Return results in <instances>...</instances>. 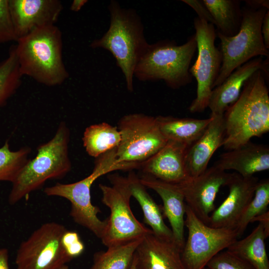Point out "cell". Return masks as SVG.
Wrapping results in <instances>:
<instances>
[{
	"label": "cell",
	"instance_id": "6da1fadb",
	"mask_svg": "<svg viewBox=\"0 0 269 269\" xmlns=\"http://www.w3.org/2000/svg\"><path fill=\"white\" fill-rule=\"evenodd\" d=\"M268 76L260 70L254 72L245 82L237 100L224 113L223 146L226 150L238 148L269 131Z\"/></svg>",
	"mask_w": 269,
	"mask_h": 269
},
{
	"label": "cell",
	"instance_id": "7a4b0ae2",
	"mask_svg": "<svg viewBox=\"0 0 269 269\" xmlns=\"http://www.w3.org/2000/svg\"><path fill=\"white\" fill-rule=\"evenodd\" d=\"M14 45L20 73L47 87L62 85L69 77L63 58V38L56 25L37 28Z\"/></svg>",
	"mask_w": 269,
	"mask_h": 269
},
{
	"label": "cell",
	"instance_id": "3957f363",
	"mask_svg": "<svg viewBox=\"0 0 269 269\" xmlns=\"http://www.w3.org/2000/svg\"><path fill=\"white\" fill-rule=\"evenodd\" d=\"M108 8L109 28L101 37L93 40L90 46L105 49L113 55L124 75L128 90L133 92L134 69L149 44L143 24L135 9L123 8L116 0H111Z\"/></svg>",
	"mask_w": 269,
	"mask_h": 269
},
{
	"label": "cell",
	"instance_id": "277c9868",
	"mask_svg": "<svg viewBox=\"0 0 269 269\" xmlns=\"http://www.w3.org/2000/svg\"><path fill=\"white\" fill-rule=\"evenodd\" d=\"M70 132L64 122L59 124L54 135L37 147L13 181L8 201L14 205L29 194L40 189L50 179H60L71 170L69 154Z\"/></svg>",
	"mask_w": 269,
	"mask_h": 269
},
{
	"label": "cell",
	"instance_id": "5b68a950",
	"mask_svg": "<svg viewBox=\"0 0 269 269\" xmlns=\"http://www.w3.org/2000/svg\"><path fill=\"white\" fill-rule=\"evenodd\" d=\"M197 50L195 34L183 44L164 39L149 44L139 59L134 77L140 81L163 80L172 89H178L192 82L189 72Z\"/></svg>",
	"mask_w": 269,
	"mask_h": 269
},
{
	"label": "cell",
	"instance_id": "8992f818",
	"mask_svg": "<svg viewBox=\"0 0 269 269\" xmlns=\"http://www.w3.org/2000/svg\"><path fill=\"white\" fill-rule=\"evenodd\" d=\"M116 150V148L96 158L92 172L82 180L71 183H57L44 189V193L48 196L67 199L71 203L69 215L73 220L99 239L105 229L106 221L99 218L98 214L101 212V210L92 203V185L98 178L113 171L132 170L131 166L117 161Z\"/></svg>",
	"mask_w": 269,
	"mask_h": 269
},
{
	"label": "cell",
	"instance_id": "52a82bcc",
	"mask_svg": "<svg viewBox=\"0 0 269 269\" xmlns=\"http://www.w3.org/2000/svg\"><path fill=\"white\" fill-rule=\"evenodd\" d=\"M111 185L99 184L102 202L110 211L100 240L106 247L127 244L143 238L151 232L135 218L131 210L132 197L127 177L111 174Z\"/></svg>",
	"mask_w": 269,
	"mask_h": 269
},
{
	"label": "cell",
	"instance_id": "ba28073f",
	"mask_svg": "<svg viewBox=\"0 0 269 269\" xmlns=\"http://www.w3.org/2000/svg\"><path fill=\"white\" fill-rule=\"evenodd\" d=\"M269 10L265 8H254L245 5L242 9V20L238 32L227 37L216 30L220 40L222 62L219 75L213 88L220 85L236 69L258 57L269 58L261 26L264 17Z\"/></svg>",
	"mask_w": 269,
	"mask_h": 269
},
{
	"label": "cell",
	"instance_id": "9c48e42d",
	"mask_svg": "<svg viewBox=\"0 0 269 269\" xmlns=\"http://www.w3.org/2000/svg\"><path fill=\"white\" fill-rule=\"evenodd\" d=\"M117 128L121 141L116 148V157L120 163L130 165L136 169L167 142L161 133L155 117L142 113L124 116Z\"/></svg>",
	"mask_w": 269,
	"mask_h": 269
},
{
	"label": "cell",
	"instance_id": "30bf717a",
	"mask_svg": "<svg viewBox=\"0 0 269 269\" xmlns=\"http://www.w3.org/2000/svg\"><path fill=\"white\" fill-rule=\"evenodd\" d=\"M185 227L188 237L181 251V258L185 269H204L213 257L239 238L236 228L209 226L186 205Z\"/></svg>",
	"mask_w": 269,
	"mask_h": 269
},
{
	"label": "cell",
	"instance_id": "8fae6325",
	"mask_svg": "<svg viewBox=\"0 0 269 269\" xmlns=\"http://www.w3.org/2000/svg\"><path fill=\"white\" fill-rule=\"evenodd\" d=\"M197 57L189 72L197 83L196 98L189 107L191 113H201L208 107L213 86L221 69L222 56L215 45V26L198 17L194 19Z\"/></svg>",
	"mask_w": 269,
	"mask_h": 269
},
{
	"label": "cell",
	"instance_id": "7c38bea8",
	"mask_svg": "<svg viewBox=\"0 0 269 269\" xmlns=\"http://www.w3.org/2000/svg\"><path fill=\"white\" fill-rule=\"evenodd\" d=\"M67 230L55 222L45 223L35 230L18 247L16 269H58L67 265L72 260L61 243Z\"/></svg>",
	"mask_w": 269,
	"mask_h": 269
},
{
	"label": "cell",
	"instance_id": "4fadbf2b",
	"mask_svg": "<svg viewBox=\"0 0 269 269\" xmlns=\"http://www.w3.org/2000/svg\"><path fill=\"white\" fill-rule=\"evenodd\" d=\"M231 175L215 164L195 177L177 184L186 205L202 222L208 225L215 209V201L221 187L226 186Z\"/></svg>",
	"mask_w": 269,
	"mask_h": 269
},
{
	"label": "cell",
	"instance_id": "5bb4252c",
	"mask_svg": "<svg viewBox=\"0 0 269 269\" xmlns=\"http://www.w3.org/2000/svg\"><path fill=\"white\" fill-rule=\"evenodd\" d=\"M259 179L253 176L243 177L232 173L226 186L229 194L220 205L211 213L208 223L215 228H236L238 223L253 198Z\"/></svg>",
	"mask_w": 269,
	"mask_h": 269
},
{
	"label": "cell",
	"instance_id": "9a60e30c",
	"mask_svg": "<svg viewBox=\"0 0 269 269\" xmlns=\"http://www.w3.org/2000/svg\"><path fill=\"white\" fill-rule=\"evenodd\" d=\"M9 7L17 39L37 28L55 25L63 9L59 0H9Z\"/></svg>",
	"mask_w": 269,
	"mask_h": 269
},
{
	"label": "cell",
	"instance_id": "2e32d148",
	"mask_svg": "<svg viewBox=\"0 0 269 269\" xmlns=\"http://www.w3.org/2000/svg\"><path fill=\"white\" fill-rule=\"evenodd\" d=\"M187 147L182 143L168 140L160 149L140 164L139 169L143 174L165 182L182 183L190 178L184 163Z\"/></svg>",
	"mask_w": 269,
	"mask_h": 269
},
{
	"label": "cell",
	"instance_id": "e0dca14e",
	"mask_svg": "<svg viewBox=\"0 0 269 269\" xmlns=\"http://www.w3.org/2000/svg\"><path fill=\"white\" fill-rule=\"evenodd\" d=\"M182 249L174 240H165L152 231L141 240L134 253L138 269H185Z\"/></svg>",
	"mask_w": 269,
	"mask_h": 269
},
{
	"label": "cell",
	"instance_id": "ac0fdd59",
	"mask_svg": "<svg viewBox=\"0 0 269 269\" xmlns=\"http://www.w3.org/2000/svg\"><path fill=\"white\" fill-rule=\"evenodd\" d=\"M212 120L202 135L187 147L184 158L186 171L190 178L203 173L217 149L223 146L225 126L223 115H210Z\"/></svg>",
	"mask_w": 269,
	"mask_h": 269
},
{
	"label": "cell",
	"instance_id": "d6986e66",
	"mask_svg": "<svg viewBox=\"0 0 269 269\" xmlns=\"http://www.w3.org/2000/svg\"><path fill=\"white\" fill-rule=\"evenodd\" d=\"M269 75V58H254L233 71L212 92L208 108L211 114L224 115L228 108L239 97L246 80L257 70Z\"/></svg>",
	"mask_w": 269,
	"mask_h": 269
},
{
	"label": "cell",
	"instance_id": "ffe728a7",
	"mask_svg": "<svg viewBox=\"0 0 269 269\" xmlns=\"http://www.w3.org/2000/svg\"><path fill=\"white\" fill-rule=\"evenodd\" d=\"M139 179L146 187L156 192L161 198L163 216L167 218L174 241L182 249L184 243L186 204L184 196L175 184L165 182L142 174Z\"/></svg>",
	"mask_w": 269,
	"mask_h": 269
},
{
	"label": "cell",
	"instance_id": "44dd1931",
	"mask_svg": "<svg viewBox=\"0 0 269 269\" xmlns=\"http://www.w3.org/2000/svg\"><path fill=\"white\" fill-rule=\"evenodd\" d=\"M215 164L225 171L234 170L243 177L269 169L268 145L249 142L222 153Z\"/></svg>",
	"mask_w": 269,
	"mask_h": 269
},
{
	"label": "cell",
	"instance_id": "7402d4cb",
	"mask_svg": "<svg viewBox=\"0 0 269 269\" xmlns=\"http://www.w3.org/2000/svg\"><path fill=\"white\" fill-rule=\"evenodd\" d=\"M134 197L139 203L143 214V221L156 236L165 240H174L172 231L165 223L162 206L158 205L149 195L139 177L133 172L127 176Z\"/></svg>",
	"mask_w": 269,
	"mask_h": 269
},
{
	"label": "cell",
	"instance_id": "603a6c76",
	"mask_svg": "<svg viewBox=\"0 0 269 269\" xmlns=\"http://www.w3.org/2000/svg\"><path fill=\"white\" fill-rule=\"evenodd\" d=\"M159 128L167 139L190 146L204 133L212 120L192 118H177L171 116L155 117Z\"/></svg>",
	"mask_w": 269,
	"mask_h": 269
},
{
	"label": "cell",
	"instance_id": "cb8c5ba5",
	"mask_svg": "<svg viewBox=\"0 0 269 269\" xmlns=\"http://www.w3.org/2000/svg\"><path fill=\"white\" fill-rule=\"evenodd\" d=\"M267 237L260 224L243 239L237 240L226 250L245 260L255 269H269L265 240Z\"/></svg>",
	"mask_w": 269,
	"mask_h": 269
},
{
	"label": "cell",
	"instance_id": "d4e9b609",
	"mask_svg": "<svg viewBox=\"0 0 269 269\" xmlns=\"http://www.w3.org/2000/svg\"><path fill=\"white\" fill-rule=\"evenodd\" d=\"M120 141L121 134L117 127L105 122L87 127L82 136L86 151L95 158L117 148Z\"/></svg>",
	"mask_w": 269,
	"mask_h": 269
},
{
	"label": "cell",
	"instance_id": "484cf974",
	"mask_svg": "<svg viewBox=\"0 0 269 269\" xmlns=\"http://www.w3.org/2000/svg\"><path fill=\"white\" fill-rule=\"evenodd\" d=\"M219 32L231 37L239 31L242 20L240 1L235 0H202Z\"/></svg>",
	"mask_w": 269,
	"mask_h": 269
},
{
	"label": "cell",
	"instance_id": "4316f807",
	"mask_svg": "<svg viewBox=\"0 0 269 269\" xmlns=\"http://www.w3.org/2000/svg\"><path fill=\"white\" fill-rule=\"evenodd\" d=\"M142 239L96 252L89 269H128Z\"/></svg>",
	"mask_w": 269,
	"mask_h": 269
},
{
	"label": "cell",
	"instance_id": "83f0119b",
	"mask_svg": "<svg viewBox=\"0 0 269 269\" xmlns=\"http://www.w3.org/2000/svg\"><path fill=\"white\" fill-rule=\"evenodd\" d=\"M22 77L14 45L10 48L7 56L0 62V109L19 89Z\"/></svg>",
	"mask_w": 269,
	"mask_h": 269
},
{
	"label": "cell",
	"instance_id": "f1b7e54d",
	"mask_svg": "<svg viewBox=\"0 0 269 269\" xmlns=\"http://www.w3.org/2000/svg\"><path fill=\"white\" fill-rule=\"evenodd\" d=\"M31 148L24 146L13 151L8 140L0 147V181L12 183L29 159Z\"/></svg>",
	"mask_w": 269,
	"mask_h": 269
},
{
	"label": "cell",
	"instance_id": "f546056e",
	"mask_svg": "<svg viewBox=\"0 0 269 269\" xmlns=\"http://www.w3.org/2000/svg\"><path fill=\"white\" fill-rule=\"evenodd\" d=\"M269 204V180H259L254 196L247 205L236 226L239 238L244 233L248 225L257 216L268 211Z\"/></svg>",
	"mask_w": 269,
	"mask_h": 269
},
{
	"label": "cell",
	"instance_id": "4dcf8cb0",
	"mask_svg": "<svg viewBox=\"0 0 269 269\" xmlns=\"http://www.w3.org/2000/svg\"><path fill=\"white\" fill-rule=\"evenodd\" d=\"M208 269H255L245 260L228 251L223 250L207 264Z\"/></svg>",
	"mask_w": 269,
	"mask_h": 269
},
{
	"label": "cell",
	"instance_id": "1f68e13d",
	"mask_svg": "<svg viewBox=\"0 0 269 269\" xmlns=\"http://www.w3.org/2000/svg\"><path fill=\"white\" fill-rule=\"evenodd\" d=\"M17 40L12 23L9 0H0V44Z\"/></svg>",
	"mask_w": 269,
	"mask_h": 269
},
{
	"label": "cell",
	"instance_id": "d6a6232c",
	"mask_svg": "<svg viewBox=\"0 0 269 269\" xmlns=\"http://www.w3.org/2000/svg\"><path fill=\"white\" fill-rule=\"evenodd\" d=\"M61 243L67 255L72 259L80 256L85 250V245L79 234L67 230L63 234Z\"/></svg>",
	"mask_w": 269,
	"mask_h": 269
},
{
	"label": "cell",
	"instance_id": "836d02e7",
	"mask_svg": "<svg viewBox=\"0 0 269 269\" xmlns=\"http://www.w3.org/2000/svg\"><path fill=\"white\" fill-rule=\"evenodd\" d=\"M181 1L191 7L198 14L197 17L215 26L214 20L202 0H182Z\"/></svg>",
	"mask_w": 269,
	"mask_h": 269
},
{
	"label": "cell",
	"instance_id": "e575fe53",
	"mask_svg": "<svg viewBox=\"0 0 269 269\" xmlns=\"http://www.w3.org/2000/svg\"><path fill=\"white\" fill-rule=\"evenodd\" d=\"M261 33L266 47L269 49V11L268 10L264 17L262 26Z\"/></svg>",
	"mask_w": 269,
	"mask_h": 269
},
{
	"label": "cell",
	"instance_id": "d590c367",
	"mask_svg": "<svg viewBox=\"0 0 269 269\" xmlns=\"http://www.w3.org/2000/svg\"><path fill=\"white\" fill-rule=\"evenodd\" d=\"M257 221L264 228L265 234L267 238L269 236V212L267 211L255 217L251 223Z\"/></svg>",
	"mask_w": 269,
	"mask_h": 269
},
{
	"label": "cell",
	"instance_id": "8d00e7d4",
	"mask_svg": "<svg viewBox=\"0 0 269 269\" xmlns=\"http://www.w3.org/2000/svg\"><path fill=\"white\" fill-rule=\"evenodd\" d=\"M246 5L254 8H265L269 10V1L268 0H245Z\"/></svg>",
	"mask_w": 269,
	"mask_h": 269
},
{
	"label": "cell",
	"instance_id": "74e56055",
	"mask_svg": "<svg viewBox=\"0 0 269 269\" xmlns=\"http://www.w3.org/2000/svg\"><path fill=\"white\" fill-rule=\"evenodd\" d=\"M8 258V250L6 248H0V269H10Z\"/></svg>",
	"mask_w": 269,
	"mask_h": 269
},
{
	"label": "cell",
	"instance_id": "f35d334b",
	"mask_svg": "<svg viewBox=\"0 0 269 269\" xmlns=\"http://www.w3.org/2000/svg\"><path fill=\"white\" fill-rule=\"evenodd\" d=\"M87 2V0H74L71 4L70 9L73 12H78Z\"/></svg>",
	"mask_w": 269,
	"mask_h": 269
},
{
	"label": "cell",
	"instance_id": "ab89813d",
	"mask_svg": "<svg viewBox=\"0 0 269 269\" xmlns=\"http://www.w3.org/2000/svg\"><path fill=\"white\" fill-rule=\"evenodd\" d=\"M128 269H138L137 267L136 262V260L134 257H134L132 263Z\"/></svg>",
	"mask_w": 269,
	"mask_h": 269
},
{
	"label": "cell",
	"instance_id": "60d3db41",
	"mask_svg": "<svg viewBox=\"0 0 269 269\" xmlns=\"http://www.w3.org/2000/svg\"><path fill=\"white\" fill-rule=\"evenodd\" d=\"M58 269H69V267H68V266L67 265H64V266L60 267Z\"/></svg>",
	"mask_w": 269,
	"mask_h": 269
},
{
	"label": "cell",
	"instance_id": "b9f144b4",
	"mask_svg": "<svg viewBox=\"0 0 269 269\" xmlns=\"http://www.w3.org/2000/svg\"><path fill=\"white\" fill-rule=\"evenodd\" d=\"M204 269H208L206 267V268H204Z\"/></svg>",
	"mask_w": 269,
	"mask_h": 269
}]
</instances>
